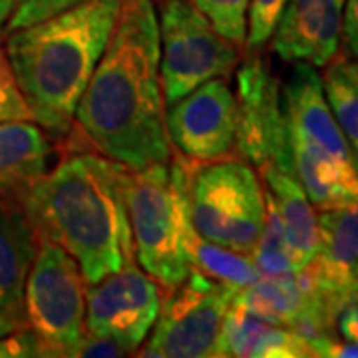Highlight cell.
I'll return each instance as SVG.
<instances>
[{
	"instance_id": "2",
	"label": "cell",
	"mask_w": 358,
	"mask_h": 358,
	"mask_svg": "<svg viewBox=\"0 0 358 358\" xmlns=\"http://www.w3.org/2000/svg\"><path fill=\"white\" fill-rule=\"evenodd\" d=\"M78 143L38 179L20 203L38 239L76 259L90 285L134 265V237L124 193L126 166Z\"/></svg>"
},
{
	"instance_id": "19",
	"label": "cell",
	"mask_w": 358,
	"mask_h": 358,
	"mask_svg": "<svg viewBox=\"0 0 358 358\" xmlns=\"http://www.w3.org/2000/svg\"><path fill=\"white\" fill-rule=\"evenodd\" d=\"M293 171L315 209H334L358 201V166L343 164L310 143L289 140Z\"/></svg>"
},
{
	"instance_id": "33",
	"label": "cell",
	"mask_w": 358,
	"mask_h": 358,
	"mask_svg": "<svg viewBox=\"0 0 358 358\" xmlns=\"http://www.w3.org/2000/svg\"><path fill=\"white\" fill-rule=\"evenodd\" d=\"M22 329H26L22 320L14 319L13 315H8V313L0 310V336L13 334L16 333V331H22Z\"/></svg>"
},
{
	"instance_id": "23",
	"label": "cell",
	"mask_w": 358,
	"mask_h": 358,
	"mask_svg": "<svg viewBox=\"0 0 358 358\" xmlns=\"http://www.w3.org/2000/svg\"><path fill=\"white\" fill-rule=\"evenodd\" d=\"M263 192H265V225H263L261 237L255 245V251L251 253V259L261 275L296 273L293 255L287 245L279 209L273 201L271 193L267 189H263Z\"/></svg>"
},
{
	"instance_id": "11",
	"label": "cell",
	"mask_w": 358,
	"mask_h": 358,
	"mask_svg": "<svg viewBox=\"0 0 358 358\" xmlns=\"http://www.w3.org/2000/svg\"><path fill=\"white\" fill-rule=\"evenodd\" d=\"M159 307V282L128 265L86 291V333L108 336L126 355H136L152 333Z\"/></svg>"
},
{
	"instance_id": "31",
	"label": "cell",
	"mask_w": 358,
	"mask_h": 358,
	"mask_svg": "<svg viewBox=\"0 0 358 358\" xmlns=\"http://www.w3.org/2000/svg\"><path fill=\"white\" fill-rule=\"evenodd\" d=\"M322 357H333V358H358V343H350V341H333L331 345L327 346Z\"/></svg>"
},
{
	"instance_id": "10",
	"label": "cell",
	"mask_w": 358,
	"mask_h": 358,
	"mask_svg": "<svg viewBox=\"0 0 358 358\" xmlns=\"http://www.w3.org/2000/svg\"><path fill=\"white\" fill-rule=\"evenodd\" d=\"M237 157L257 167L277 166L293 171L291 145L281 108V84L265 60L251 52L237 70Z\"/></svg>"
},
{
	"instance_id": "20",
	"label": "cell",
	"mask_w": 358,
	"mask_h": 358,
	"mask_svg": "<svg viewBox=\"0 0 358 358\" xmlns=\"http://www.w3.org/2000/svg\"><path fill=\"white\" fill-rule=\"evenodd\" d=\"M307 303L308 294L301 287L296 273L261 275L253 285L241 289L233 299V307L287 329L307 308Z\"/></svg>"
},
{
	"instance_id": "12",
	"label": "cell",
	"mask_w": 358,
	"mask_h": 358,
	"mask_svg": "<svg viewBox=\"0 0 358 358\" xmlns=\"http://www.w3.org/2000/svg\"><path fill=\"white\" fill-rule=\"evenodd\" d=\"M317 219L319 253L296 271V277L338 319L358 296V201L324 209Z\"/></svg>"
},
{
	"instance_id": "3",
	"label": "cell",
	"mask_w": 358,
	"mask_h": 358,
	"mask_svg": "<svg viewBox=\"0 0 358 358\" xmlns=\"http://www.w3.org/2000/svg\"><path fill=\"white\" fill-rule=\"evenodd\" d=\"M117 13L120 0H84L8 34L6 58L34 122L52 138L72 134L78 102L108 46Z\"/></svg>"
},
{
	"instance_id": "25",
	"label": "cell",
	"mask_w": 358,
	"mask_h": 358,
	"mask_svg": "<svg viewBox=\"0 0 358 358\" xmlns=\"http://www.w3.org/2000/svg\"><path fill=\"white\" fill-rule=\"evenodd\" d=\"M4 122H34V114L18 86L6 52L0 50V124Z\"/></svg>"
},
{
	"instance_id": "17",
	"label": "cell",
	"mask_w": 358,
	"mask_h": 358,
	"mask_svg": "<svg viewBox=\"0 0 358 358\" xmlns=\"http://www.w3.org/2000/svg\"><path fill=\"white\" fill-rule=\"evenodd\" d=\"M217 357L305 358L315 355L294 331L257 319L231 303L219 336Z\"/></svg>"
},
{
	"instance_id": "28",
	"label": "cell",
	"mask_w": 358,
	"mask_h": 358,
	"mask_svg": "<svg viewBox=\"0 0 358 358\" xmlns=\"http://www.w3.org/2000/svg\"><path fill=\"white\" fill-rule=\"evenodd\" d=\"M76 357H128V355L112 338L86 333L78 346Z\"/></svg>"
},
{
	"instance_id": "5",
	"label": "cell",
	"mask_w": 358,
	"mask_h": 358,
	"mask_svg": "<svg viewBox=\"0 0 358 358\" xmlns=\"http://www.w3.org/2000/svg\"><path fill=\"white\" fill-rule=\"evenodd\" d=\"M189 215L201 239L251 257L265 225V192L255 167L241 157L193 164Z\"/></svg>"
},
{
	"instance_id": "22",
	"label": "cell",
	"mask_w": 358,
	"mask_h": 358,
	"mask_svg": "<svg viewBox=\"0 0 358 358\" xmlns=\"http://www.w3.org/2000/svg\"><path fill=\"white\" fill-rule=\"evenodd\" d=\"M189 259H192L193 271L203 273L205 277L221 282L225 287H231L237 293L245 287L253 285L261 277L251 257L241 255L217 243L205 241L197 233H193L192 243H189Z\"/></svg>"
},
{
	"instance_id": "1",
	"label": "cell",
	"mask_w": 358,
	"mask_h": 358,
	"mask_svg": "<svg viewBox=\"0 0 358 358\" xmlns=\"http://www.w3.org/2000/svg\"><path fill=\"white\" fill-rule=\"evenodd\" d=\"M72 134L129 169L171 159L152 0H120L112 36L78 102Z\"/></svg>"
},
{
	"instance_id": "13",
	"label": "cell",
	"mask_w": 358,
	"mask_h": 358,
	"mask_svg": "<svg viewBox=\"0 0 358 358\" xmlns=\"http://www.w3.org/2000/svg\"><path fill=\"white\" fill-rule=\"evenodd\" d=\"M346 0H287L271 34L282 62L329 64L341 48Z\"/></svg>"
},
{
	"instance_id": "26",
	"label": "cell",
	"mask_w": 358,
	"mask_h": 358,
	"mask_svg": "<svg viewBox=\"0 0 358 358\" xmlns=\"http://www.w3.org/2000/svg\"><path fill=\"white\" fill-rule=\"evenodd\" d=\"M287 0H251L247 13V40L249 52H259L271 38Z\"/></svg>"
},
{
	"instance_id": "4",
	"label": "cell",
	"mask_w": 358,
	"mask_h": 358,
	"mask_svg": "<svg viewBox=\"0 0 358 358\" xmlns=\"http://www.w3.org/2000/svg\"><path fill=\"white\" fill-rule=\"evenodd\" d=\"M192 166L193 162L173 152L169 162L126 167L124 173L134 253L140 267L166 289L179 285L192 271Z\"/></svg>"
},
{
	"instance_id": "21",
	"label": "cell",
	"mask_w": 358,
	"mask_h": 358,
	"mask_svg": "<svg viewBox=\"0 0 358 358\" xmlns=\"http://www.w3.org/2000/svg\"><path fill=\"white\" fill-rule=\"evenodd\" d=\"M320 80L334 120L358 159V62L336 52Z\"/></svg>"
},
{
	"instance_id": "24",
	"label": "cell",
	"mask_w": 358,
	"mask_h": 358,
	"mask_svg": "<svg viewBox=\"0 0 358 358\" xmlns=\"http://www.w3.org/2000/svg\"><path fill=\"white\" fill-rule=\"evenodd\" d=\"M192 2L225 38L237 44L239 48L245 46L247 13L251 0H192Z\"/></svg>"
},
{
	"instance_id": "15",
	"label": "cell",
	"mask_w": 358,
	"mask_h": 358,
	"mask_svg": "<svg viewBox=\"0 0 358 358\" xmlns=\"http://www.w3.org/2000/svg\"><path fill=\"white\" fill-rule=\"evenodd\" d=\"M54 157H58L54 138L40 124H0V199L20 201L50 171Z\"/></svg>"
},
{
	"instance_id": "16",
	"label": "cell",
	"mask_w": 358,
	"mask_h": 358,
	"mask_svg": "<svg viewBox=\"0 0 358 358\" xmlns=\"http://www.w3.org/2000/svg\"><path fill=\"white\" fill-rule=\"evenodd\" d=\"M40 239L20 201L0 199V310L24 322L22 301Z\"/></svg>"
},
{
	"instance_id": "30",
	"label": "cell",
	"mask_w": 358,
	"mask_h": 358,
	"mask_svg": "<svg viewBox=\"0 0 358 358\" xmlns=\"http://www.w3.org/2000/svg\"><path fill=\"white\" fill-rule=\"evenodd\" d=\"M336 331L341 333L343 341L358 343V296L341 310L336 319Z\"/></svg>"
},
{
	"instance_id": "9",
	"label": "cell",
	"mask_w": 358,
	"mask_h": 358,
	"mask_svg": "<svg viewBox=\"0 0 358 358\" xmlns=\"http://www.w3.org/2000/svg\"><path fill=\"white\" fill-rule=\"evenodd\" d=\"M167 108L171 152L193 164L237 157L239 106L225 78L205 82Z\"/></svg>"
},
{
	"instance_id": "27",
	"label": "cell",
	"mask_w": 358,
	"mask_h": 358,
	"mask_svg": "<svg viewBox=\"0 0 358 358\" xmlns=\"http://www.w3.org/2000/svg\"><path fill=\"white\" fill-rule=\"evenodd\" d=\"M84 0H20L16 13L13 14L6 32H14L30 24H36L40 20H46L50 16L64 13L68 8L76 6Z\"/></svg>"
},
{
	"instance_id": "14",
	"label": "cell",
	"mask_w": 358,
	"mask_h": 358,
	"mask_svg": "<svg viewBox=\"0 0 358 358\" xmlns=\"http://www.w3.org/2000/svg\"><path fill=\"white\" fill-rule=\"evenodd\" d=\"M281 108L289 140L305 141L343 164L358 166L357 155L329 108L315 66L293 62L281 86Z\"/></svg>"
},
{
	"instance_id": "8",
	"label": "cell",
	"mask_w": 358,
	"mask_h": 358,
	"mask_svg": "<svg viewBox=\"0 0 358 358\" xmlns=\"http://www.w3.org/2000/svg\"><path fill=\"white\" fill-rule=\"evenodd\" d=\"M237 291L189 271L183 281L166 289L152 336L138 357H217L227 310Z\"/></svg>"
},
{
	"instance_id": "6",
	"label": "cell",
	"mask_w": 358,
	"mask_h": 358,
	"mask_svg": "<svg viewBox=\"0 0 358 358\" xmlns=\"http://www.w3.org/2000/svg\"><path fill=\"white\" fill-rule=\"evenodd\" d=\"M86 277L60 245L40 239L24 285V327L40 357H76L86 334Z\"/></svg>"
},
{
	"instance_id": "32",
	"label": "cell",
	"mask_w": 358,
	"mask_h": 358,
	"mask_svg": "<svg viewBox=\"0 0 358 358\" xmlns=\"http://www.w3.org/2000/svg\"><path fill=\"white\" fill-rule=\"evenodd\" d=\"M18 4H20V0H0V40L4 38L8 22H10L13 14L16 13Z\"/></svg>"
},
{
	"instance_id": "29",
	"label": "cell",
	"mask_w": 358,
	"mask_h": 358,
	"mask_svg": "<svg viewBox=\"0 0 358 358\" xmlns=\"http://www.w3.org/2000/svg\"><path fill=\"white\" fill-rule=\"evenodd\" d=\"M341 40L345 44L346 54L358 58V0H346Z\"/></svg>"
},
{
	"instance_id": "7",
	"label": "cell",
	"mask_w": 358,
	"mask_h": 358,
	"mask_svg": "<svg viewBox=\"0 0 358 358\" xmlns=\"http://www.w3.org/2000/svg\"><path fill=\"white\" fill-rule=\"evenodd\" d=\"M162 2L159 76L169 106L213 78H229L241 54L192 0Z\"/></svg>"
},
{
	"instance_id": "18",
	"label": "cell",
	"mask_w": 358,
	"mask_h": 358,
	"mask_svg": "<svg viewBox=\"0 0 358 358\" xmlns=\"http://www.w3.org/2000/svg\"><path fill=\"white\" fill-rule=\"evenodd\" d=\"M261 176L267 185L265 189L271 193L279 209L287 245L293 255L294 267L299 271L319 253L320 235L315 205L310 203L303 185L291 171L267 166L261 169Z\"/></svg>"
}]
</instances>
